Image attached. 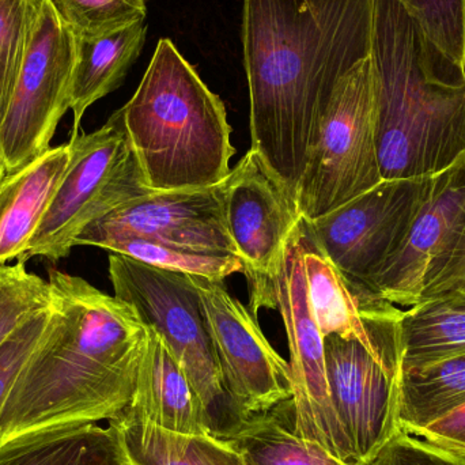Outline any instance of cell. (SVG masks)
Instances as JSON below:
<instances>
[{"label":"cell","instance_id":"6da1fadb","mask_svg":"<svg viewBox=\"0 0 465 465\" xmlns=\"http://www.w3.org/2000/svg\"><path fill=\"white\" fill-rule=\"evenodd\" d=\"M376 0H243L251 149L292 198L339 81L373 48Z\"/></svg>","mask_w":465,"mask_h":465},{"label":"cell","instance_id":"7a4b0ae2","mask_svg":"<svg viewBox=\"0 0 465 465\" xmlns=\"http://www.w3.org/2000/svg\"><path fill=\"white\" fill-rule=\"evenodd\" d=\"M54 324L0 409V445L49 429L93 425L133 401L149 328L119 298L49 270Z\"/></svg>","mask_w":465,"mask_h":465},{"label":"cell","instance_id":"3957f363","mask_svg":"<svg viewBox=\"0 0 465 465\" xmlns=\"http://www.w3.org/2000/svg\"><path fill=\"white\" fill-rule=\"evenodd\" d=\"M382 179L434 176L465 155V71L429 48L398 0H376Z\"/></svg>","mask_w":465,"mask_h":465},{"label":"cell","instance_id":"277c9868","mask_svg":"<svg viewBox=\"0 0 465 465\" xmlns=\"http://www.w3.org/2000/svg\"><path fill=\"white\" fill-rule=\"evenodd\" d=\"M119 111L150 190L215 187L231 173L235 149L225 105L169 38H161Z\"/></svg>","mask_w":465,"mask_h":465},{"label":"cell","instance_id":"5b68a950","mask_svg":"<svg viewBox=\"0 0 465 465\" xmlns=\"http://www.w3.org/2000/svg\"><path fill=\"white\" fill-rule=\"evenodd\" d=\"M114 297L128 303L165 341L201 398L213 436L237 420L223 387L195 276L150 267L123 254L109 256Z\"/></svg>","mask_w":465,"mask_h":465},{"label":"cell","instance_id":"8992f818","mask_svg":"<svg viewBox=\"0 0 465 465\" xmlns=\"http://www.w3.org/2000/svg\"><path fill=\"white\" fill-rule=\"evenodd\" d=\"M377 142V74L373 56L339 81L322 117L295 203L316 220L382 182Z\"/></svg>","mask_w":465,"mask_h":465},{"label":"cell","instance_id":"52a82bcc","mask_svg":"<svg viewBox=\"0 0 465 465\" xmlns=\"http://www.w3.org/2000/svg\"><path fill=\"white\" fill-rule=\"evenodd\" d=\"M70 143L67 171L21 262L64 259L87 226L153 191L144 184L120 111L100 130Z\"/></svg>","mask_w":465,"mask_h":465},{"label":"cell","instance_id":"ba28073f","mask_svg":"<svg viewBox=\"0 0 465 465\" xmlns=\"http://www.w3.org/2000/svg\"><path fill=\"white\" fill-rule=\"evenodd\" d=\"M79 40L51 0L37 26L0 124L5 173H15L51 149L57 125L71 109Z\"/></svg>","mask_w":465,"mask_h":465},{"label":"cell","instance_id":"9c48e42d","mask_svg":"<svg viewBox=\"0 0 465 465\" xmlns=\"http://www.w3.org/2000/svg\"><path fill=\"white\" fill-rule=\"evenodd\" d=\"M273 298L289 339L292 430L302 439L322 445L344 463L358 465L331 401L324 336L309 302L298 226L273 279Z\"/></svg>","mask_w":465,"mask_h":465},{"label":"cell","instance_id":"30bf717a","mask_svg":"<svg viewBox=\"0 0 465 465\" xmlns=\"http://www.w3.org/2000/svg\"><path fill=\"white\" fill-rule=\"evenodd\" d=\"M226 229L249 282L252 311L275 309L273 279L301 214L295 199L256 150L221 183Z\"/></svg>","mask_w":465,"mask_h":465},{"label":"cell","instance_id":"8fae6325","mask_svg":"<svg viewBox=\"0 0 465 465\" xmlns=\"http://www.w3.org/2000/svg\"><path fill=\"white\" fill-rule=\"evenodd\" d=\"M431 177L384 179L333 212L303 220L344 278L365 289L409 234L430 190Z\"/></svg>","mask_w":465,"mask_h":465},{"label":"cell","instance_id":"7c38bea8","mask_svg":"<svg viewBox=\"0 0 465 465\" xmlns=\"http://www.w3.org/2000/svg\"><path fill=\"white\" fill-rule=\"evenodd\" d=\"M223 387L237 420L267 414L292 399V371L253 314L223 282L195 276Z\"/></svg>","mask_w":465,"mask_h":465},{"label":"cell","instance_id":"4fadbf2b","mask_svg":"<svg viewBox=\"0 0 465 465\" xmlns=\"http://www.w3.org/2000/svg\"><path fill=\"white\" fill-rule=\"evenodd\" d=\"M328 388L358 465H371L401 433V357L357 339L324 338Z\"/></svg>","mask_w":465,"mask_h":465},{"label":"cell","instance_id":"5bb4252c","mask_svg":"<svg viewBox=\"0 0 465 465\" xmlns=\"http://www.w3.org/2000/svg\"><path fill=\"white\" fill-rule=\"evenodd\" d=\"M465 229V155L431 177L430 190L398 251L365 289L399 308L422 300L450 264Z\"/></svg>","mask_w":465,"mask_h":465},{"label":"cell","instance_id":"9a60e30c","mask_svg":"<svg viewBox=\"0 0 465 465\" xmlns=\"http://www.w3.org/2000/svg\"><path fill=\"white\" fill-rule=\"evenodd\" d=\"M117 237L143 238L202 253L237 256L226 229L221 184L150 191L87 226L76 238L75 246H97Z\"/></svg>","mask_w":465,"mask_h":465},{"label":"cell","instance_id":"2e32d148","mask_svg":"<svg viewBox=\"0 0 465 465\" xmlns=\"http://www.w3.org/2000/svg\"><path fill=\"white\" fill-rule=\"evenodd\" d=\"M117 418L187 436H213L209 414L195 388L165 341L152 328L133 401Z\"/></svg>","mask_w":465,"mask_h":465},{"label":"cell","instance_id":"e0dca14e","mask_svg":"<svg viewBox=\"0 0 465 465\" xmlns=\"http://www.w3.org/2000/svg\"><path fill=\"white\" fill-rule=\"evenodd\" d=\"M73 146L51 147L0 183V267L21 260L64 177Z\"/></svg>","mask_w":465,"mask_h":465},{"label":"cell","instance_id":"ac0fdd59","mask_svg":"<svg viewBox=\"0 0 465 465\" xmlns=\"http://www.w3.org/2000/svg\"><path fill=\"white\" fill-rule=\"evenodd\" d=\"M401 371H420L465 354V292L425 298L395 317Z\"/></svg>","mask_w":465,"mask_h":465},{"label":"cell","instance_id":"d6986e66","mask_svg":"<svg viewBox=\"0 0 465 465\" xmlns=\"http://www.w3.org/2000/svg\"><path fill=\"white\" fill-rule=\"evenodd\" d=\"M146 35V25L138 22L103 37L79 40L71 90L73 128L70 141L79 135L81 122L87 109L114 92L124 81L128 70L143 48Z\"/></svg>","mask_w":465,"mask_h":465},{"label":"cell","instance_id":"ffe728a7","mask_svg":"<svg viewBox=\"0 0 465 465\" xmlns=\"http://www.w3.org/2000/svg\"><path fill=\"white\" fill-rule=\"evenodd\" d=\"M0 465H125L116 431L97 423L49 429L0 445Z\"/></svg>","mask_w":465,"mask_h":465},{"label":"cell","instance_id":"44dd1931","mask_svg":"<svg viewBox=\"0 0 465 465\" xmlns=\"http://www.w3.org/2000/svg\"><path fill=\"white\" fill-rule=\"evenodd\" d=\"M109 426L130 465H248L228 441L212 434L187 436L123 418Z\"/></svg>","mask_w":465,"mask_h":465},{"label":"cell","instance_id":"7402d4cb","mask_svg":"<svg viewBox=\"0 0 465 465\" xmlns=\"http://www.w3.org/2000/svg\"><path fill=\"white\" fill-rule=\"evenodd\" d=\"M251 465H352L294 433L272 411L235 420L218 434Z\"/></svg>","mask_w":465,"mask_h":465},{"label":"cell","instance_id":"603a6c76","mask_svg":"<svg viewBox=\"0 0 465 465\" xmlns=\"http://www.w3.org/2000/svg\"><path fill=\"white\" fill-rule=\"evenodd\" d=\"M465 403V354L420 371H401V428L418 431Z\"/></svg>","mask_w":465,"mask_h":465},{"label":"cell","instance_id":"cb8c5ba5","mask_svg":"<svg viewBox=\"0 0 465 465\" xmlns=\"http://www.w3.org/2000/svg\"><path fill=\"white\" fill-rule=\"evenodd\" d=\"M98 248L123 254L150 267L171 272L199 276L223 282L232 273L245 272L240 257L234 254L202 253L136 237H117L103 241Z\"/></svg>","mask_w":465,"mask_h":465},{"label":"cell","instance_id":"d4e9b609","mask_svg":"<svg viewBox=\"0 0 465 465\" xmlns=\"http://www.w3.org/2000/svg\"><path fill=\"white\" fill-rule=\"evenodd\" d=\"M44 0H0V124L10 105Z\"/></svg>","mask_w":465,"mask_h":465},{"label":"cell","instance_id":"484cf974","mask_svg":"<svg viewBox=\"0 0 465 465\" xmlns=\"http://www.w3.org/2000/svg\"><path fill=\"white\" fill-rule=\"evenodd\" d=\"M431 51L465 71V0H398Z\"/></svg>","mask_w":465,"mask_h":465},{"label":"cell","instance_id":"4316f807","mask_svg":"<svg viewBox=\"0 0 465 465\" xmlns=\"http://www.w3.org/2000/svg\"><path fill=\"white\" fill-rule=\"evenodd\" d=\"M78 40H93L144 22V0H51Z\"/></svg>","mask_w":465,"mask_h":465},{"label":"cell","instance_id":"83f0119b","mask_svg":"<svg viewBox=\"0 0 465 465\" xmlns=\"http://www.w3.org/2000/svg\"><path fill=\"white\" fill-rule=\"evenodd\" d=\"M26 262L0 267V346L37 312L54 301L48 279L26 270Z\"/></svg>","mask_w":465,"mask_h":465},{"label":"cell","instance_id":"f1b7e54d","mask_svg":"<svg viewBox=\"0 0 465 465\" xmlns=\"http://www.w3.org/2000/svg\"><path fill=\"white\" fill-rule=\"evenodd\" d=\"M54 316H56V308L52 301L51 305L30 317L0 346V409L15 382L19 371L51 330Z\"/></svg>","mask_w":465,"mask_h":465},{"label":"cell","instance_id":"f546056e","mask_svg":"<svg viewBox=\"0 0 465 465\" xmlns=\"http://www.w3.org/2000/svg\"><path fill=\"white\" fill-rule=\"evenodd\" d=\"M377 459L384 465H465L464 456L448 452L404 431L396 436Z\"/></svg>","mask_w":465,"mask_h":465},{"label":"cell","instance_id":"4dcf8cb0","mask_svg":"<svg viewBox=\"0 0 465 465\" xmlns=\"http://www.w3.org/2000/svg\"><path fill=\"white\" fill-rule=\"evenodd\" d=\"M415 437L465 458V403L418 431Z\"/></svg>","mask_w":465,"mask_h":465},{"label":"cell","instance_id":"1f68e13d","mask_svg":"<svg viewBox=\"0 0 465 465\" xmlns=\"http://www.w3.org/2000/svg\"><path fill=\"white\" fill-rule=\"evenodd\" d=\"M463 276H465V229L463 237H461L460 242H459L458 248H456L450 264L442 271L441 275L434 281V283L426 290L422 300L447 292L456 282L460 281Z\"/></svg>","mask_w":465,"mask_h":465},{"label":"cell","instance_id":"d6a6232c","mask_svg":"<svg viewBox=\"0 0 465 465\" xmlns=\"http://www.w3.org/2000/svg\"><path fill=\"white\" fill-rule=\"evenodd\" d=\"M450 290H460V292H465V276H463V278H461L460 281L456 282V283L453 284V286L450 287V289H448L447 292H450Z\"/></svg>","mask_w":465,"mask_h":465},{"label":"cell","instance_id":"836d02e7","mask_svg":"<svg viewBox=\"0 0 465 465\" xmlns=\"http://www.w3.org/2000/svg\"><path fill=\"white\" fill-rule=\"evenodd\" d=\"M5 174L7 173H5V161H3L2 152H0V183L5 179Z\"/></svg>","mask_w":465,"mask_h":465},{"label":"cell","instance_id":"e575fe53","mask_svg":"<svg viewBox=\"0 0 465 465\" xmlns=\"http://www.w3.org/2000/svg\"><path fill=\"white\" fill-rule=\"evenodd\" d=\"M371 465H384V463H382V461H381V460H380V459H377V460H376V461H374V463H373V464H371Z\"/></svg>","mask_w":465,"mask_h":465},{"label":"cell","instance_id":"d590c367","mask_svg":"<svg viewBox=\"0 0 465 465\" xmlns=\"http://www.w3.org/2000/svg\"><path fill=\"white\" fill-rule=\"evenodd\" d=\"M125 465H130V464H127V461H125Z\"/></svg>","mask_w":465,"mask_h":465},{"label":"cell","instance_id":"8d00e7d4","mask_svg":"<svg viewBox=\"0 0 465 465\" xmlns=\"http://www.w3.org/2000/svg\"><path fill=\"white\" fill-rule=\"evenodd\" d=\"M246 463H248V461H246ZM248 465H251V464L248 463Z\"/></svg>","mask_w":465,"mask_h":465}]
</instances>
